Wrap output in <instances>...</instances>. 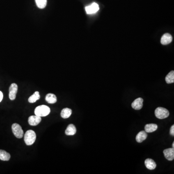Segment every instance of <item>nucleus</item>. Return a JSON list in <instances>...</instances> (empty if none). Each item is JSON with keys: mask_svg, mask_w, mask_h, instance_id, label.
Here are the masks:
<instances>
[{"mask_svg": "<svg viewBox=\"0 0 174 174\" xmlns=\"http://www.w3.org/2000/svg\"><path fill=\"white\" fill-rule=\"evenodd\" d=\"M155 115L159 119H164L169 116V112L167 109L162 107H159L155 110Z\"/></svg>", "mask_w": 174, "mask_h": 174, "instance_id": "3", "label": "nucleus"}, {"mask_svg": "<svg viewBox=\"0 0 174 174\" xmlns=\"http://www.w3.org/2000/svg\"><path fill=\"white\" fill-rule=\"evenodd\" d=\"M158 129V126L154 123L147 124L145 126V131L147 133H152L153 131L157 130Z\"/></svg>", "mask_w": 174, "mask_h": 174, "instance_id": "14", "label": "nucleus"}, {"mask_svg": "<svg viewBox=\"0 0 174 174\" xmlns=\"http://www.w3.org/2000/svg\"><path fill=\"white\" fill-rule=\"evenodd\" d=\"M99 9L98 5L96 3H94L91 4V5L87 6L85 8L86 11L88 14H92L95 13Z\"/></svg>", "mask_w": 174, "mask_h": 174, "instance_id": "6", "label": "nucleus"}, {"mask_svg": "<svg viewBox=\"0 0 174 174\" xmlns=\"http://www.w3.org/2000/svg\"><path fill=\"white\" fill-rule=\"evenodd\" d=\"M77 129L75 126L73 124H70L68 126L66 129L65 134L67 135H73L76 134Z\"/></svg>", "mask_w": 174, "mask_h": 174, "instance_id": "13", "label": "nucleus"}, {"mask_svg": "<svg viewBox=\"0 0 174 174\" xmlns=\"http://www.w3.org/2000/svg\"><path fill=\"white\" fill-rule=\"evenodd\" d=\"M41 121V118L40 117L36 116H31L29 118L28 122L29 124L31 126L37 125Z\"/></svg>", "mask_w": 174, "mask_h": 174, "instance_id": "9", "label": "nucleus"}, {"mask_svg": "<svg viewBox=\"0 0 174 174\" xmlns=\"http://www.w3.org/2000/svg\"><path fill=\"white\" fill-rule=\"evenodd\" d=\"M170 135H171L172 136H174V125H173L171 127L170 130Z\"/></svg>", "mask_w": 174, "mask_h": 174, "instance_id": "21", "label": "nucleus"}, {"mask_svg": "<svg viewBox=\"0 0 174 174\" xmlns=\"http://www.w3.org/2000/svg\"><path fill=\"white\" fill-rule=\"evenodd\" d=\"M72 111L71 109L65 108L62 110L61 116L63 119H67L69 118L72 114Z\"/></svg>", "mask_w": 174, "mask_h": 174, "instance_id": "15", "label": "nucleus"}, {"mask_svg": "<svg viewBox=\"0 0 174 174\" xmlns=\"http://www.w3.org/2000/svg\"><path fill=\"white\" fill-rule=\"evenodd\" d=\"M36 135L35 131L30 130L27 131L25 134L24 140L26 145L30 146L34 143L36 141Z\"/></svg>", "mask_w": 174, "mask_h": 174, "instance_id": "1", "label": "nucleus"}, {"mask_svg": "<svg viewBox=\"0 0 174 174\" xmlns=\"http://www.w3.org/2000/svg\"><path fill=\"white\" fill-rule=\"evenodd\" d=\"M50 109L45 105H41L36 107L34 113L36 116L39 117H46L50 113Z\"/></svg>", "mask_w": 174, "mask_h": 174, "instance_id": "2", "label": "nucleus"}, {"mask_svg": "<svg viewBox=\"0 0 174 174\" xmlns=\"http://www.w3.org/2000/svg\"><path fill=\"white\" fill-rule=\"evenodd\" d=\"M46 100L49 103H54L57 102V97L54 94L49 93L46 96Z\"/></svg>", "mask_w": 174, "mask_h": 174, "instance_id": "17", "label": "nucleus"}, {"mask_svg": "<svg viewBox=\"0 0 174 174\" xmlns=\"http://www.w3.org/2000/svg\"><path fill=\"white\" fill-rule=\"evenodd\" d=\"M172 147L174 148V142H173V144H172Z\"/></svg>", "mask_w": 174, "mask_h": 174, "instance_id": "23", "label": "nucleus"}, {"mask_svg": "<svg viewBox=\"0 0 174 174\" xmlns=\"http://www.w3.org/2000/svg\"><path fill=\"white\" fill-rule=\"evenodd\" d=\"M172 39H173V38H172V36L171 34L168 33H165V34H163V36L162 37V38H161V44L162 45H168L172 41Z\"/></svg>", "mask_w": 174, "mask_h": 174, "instance_id": "10", "label": "nucleus"}, {"mask_svg": "<svg viewBox=\"0 0 174 174\" xmlns=\"http://www.w3.org/2000/svg\"><path fill=\"white\" fill-rule=\"evenodd\" d=\"M145 166L149 170H154L156 167V163L154 160L148 158L145 161Z\"/></svg>", "mask_w": 174, "mask_h": 174, "instance_id": "11", "label": "nucleus"}, {"mask_svg": "<svg viewBox=\"0 0 174 174\" xmlns=\"http://www.w3.org/2000/svg\"><path fill=\"white\" fill-rule=\"evenodd\" d=\"M36 2L38 8L43 9L46 6L47 0H36Z\"/></svg>", "mask_w": 174, "mask_h": 174, "instance_id": "20", "label": "nucleus"}, {"mask_svg": "<svg viewBox=\"0 0 174 174\" xmlns=\"http://www.w3.org/2000/svg\"><path fill=\"white\" fill-rule=\"evenodd\" d=\"M10 154L4 150H0V160L2 161H8L10 160Z\"/></svg>", "mask_w": 174, "mask_h": 174, "instance_id": "16", "label": "nucleus"}, {"mask_svg": "<svg viewBox=\"0 0 174 174\" xmlns=\"http://www.w3.org/2000/svg\"><path fill=\"white\" fill-rule=\"evenodd\" d=\"M143 99L142 98L136 99L131 103V107L134 109L140 110L142 108Z\"/></svg>", "mask_w": 174, "mask_h": 174, "instance_id": "8", "label": "nucleus"}, {"mask_svg": "<svg viewBox=\"0 0 174 174\" xmlns=\"http://www.w3.org/2000/svg\"><path fill=\"white\" fill-rule=\"evenodd\" d=\"M164 157L168 161H172L174 159V149L169 148L166 149L163 151Z\"/></svg>", "mask_w": 174, "mask_h": 174, "instance_id": "7", "label": "nucleus"}, {"mask_svg": "<svg viewBox=\"0 0 174 174\" xmlns=\"http://www.w3.org/2000/svg\"><path fill=\"white\" fill-rule=\"evenodd\" d=\"M147 137V134L146 131H142L136 135V140L138 143H142L146 140Z\"/></svg>", "mask_w": 174, "mask_h": 174, "instance_id": "12", "label": "nucleus"}, {"mask_svg": "<svg viewBox=\"0 0 174 174\" xmlns=\"http://www.w3.org/2000/svg\"><path fill=\"white\" fill-rule=\"evenodd\" d=\"M3 99V93L1 91H0V102L2 101Z\"/></svg>", "mask_w": 174, "mask_h": 174, "instance_id": "22", "label": "nucleus"}, {"mask_svg": "<svg viewBox=\"0 0 174 174\" xmlns=\"http://www.w3.org/2000/svg\"><path fill=\"white\" fill-rule=\"evenodd\" d=\"M166 81L167 84H171L174 82V71H171L166 77Z\"/></svg>", "mask_w": 174, "mask_h": 174, "instance_id": "19", "label": "nucleus"}, {"mask_svg": "<svg viewBox=\"0 0 174 174\" xmlns=\"http://www.w3.org/2000/svg\"><path fill=\"white\" fill-rule=\"evenodd\" d=\"M18 87L16 83H12L9 88V97L11 100H14L16 97V95L17 93Z\"/></svg>", "mask_w": 174, "mask_h": 174, "instance_id": "5", "label": "nucleus"}, {"mask_svg": "<svg viewBox=\"0 0 174 174\" xmlns=\"http://www.w3.org/2000/svg\"><path fill=\"white\" fill-rule=\"evenodd\" d=\"M40 98V95L39 92L36 91L32 96L30 97L28 99V101L30 103H33L36 102V101L39 100Z\"/></svg>", "mask_w": 174, "mask_h": 174, "instance_id": "18", "label": "nucleus"}, {"mask_svg": "<svg viewBox=\"0 0 174 174\" xmlns=\"http://www.w3.org/2000/svg\"><path fill=\"white\" fill-rule=\"evenodd\" d=\"M12 130L14 134L17 138H21L24 135V132L21 127L17 123H14L13 124Z\"/></svg>", "mask_w": 174, "mask_h": 174, "instance_id": "4", "label": "nucleus"}]
</instances>
